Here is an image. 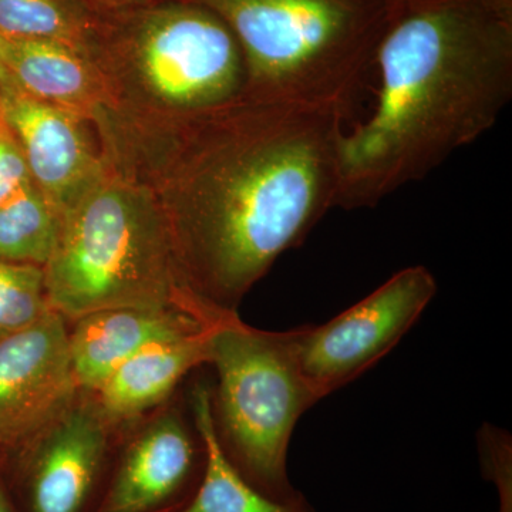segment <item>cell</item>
<instances>
[{
	"mask_svg": "<svg viewBox=\"0 0 512 512\" xmlns=\"http://www.w3.org/2000/svg\"><path fill=\"white\" fill-rule=\"evenodd\" d=\"M345 114L239 99L175 120L156 194L181 281L202 308L245 295L339 202Z\"/></svg>",
	"mask_w": 512,
	"mask_h": 512,
	"instance_id": "1",
	"label": "cell"
},
{
	"mask_svg": "<svg viewBox=\"0 0 512 512\" xmlns=\"http://www.w3.org/2000/svg\"><path fill=\"white\" fill-rule=\"evenodd\" d=\"M369 73L372 110L340 134L345 210L375 207L495 126L512 97V0H402Z\"/></svg>",
	"mask_w": 512,
	"mask_h": 512,
	"instance_id": "2",
	"label": "cell"
},
{
	"mask_svg": "<svg viewBox=\"0 0 512 512\" xmlns=\"http://www.w3.org/2000/svg\"><path fill=\"white\" fill-rule=\"evenodd\" d=\"M43 272L50 308L64 319L116 308L218 318L185 289L153 190L109 174L63 212Z\"/></svg>",
	"mask_w": 512,
	"mask_h": 512,
	"instance_id": "3",
	"label": "cell"
},
{
	"mask_svg": "<svg viewBox=\"0 0 512 512\" xmlns=\"http://www.w3.org/2000/svg\"><path fill=\"white\" fill-rule=\"evenodd\" d=\"M231 30L245 96L348 113L402 0H188Z\"/></svg>",
	"mask_w": 512,
	"mask_h": 512,
	"instance_id": "4",
	"label": "cell"
},
{
	"mask_svg": "<svg viewBox=\"0 0 512 512\" xmlns=\"http://www.w3.org/2000/svg\"><path fill=\"white\" fill-rule=\"evenodd\" d=\"M207 365L217 373L215 433L232 466L274 500L301 497L288 474L289 443L302 414L319 400L299 365L298 329H255L232 313L212 332Z\"/></svg>",
	"mask_w": 512,
	"mask_h": 512,
	"instance_id": "5",
	"label": "cell"
},
{
	"mask_svg": "<svg viewBox=\"0 0 512 512\" xmlns=\"http://www.w3.org/2000/svg\"><path fill=\"white\" fill-rule=\"evenodd\" d=\"M92 56L136 76L177 120L231 103L247 89L237 39L215 13L188 0L99 10Z\"/></svg>",
	"mask_w": 512,
	"mask_h": 512,
	"instance_id": "6",
	"label": "cell"
},
{
	"mask_svg": "<svg viewBox=\"0 0 512 512\" xmlns=\"http://www.w3.org/2000/svg\"><path fill=\"white\" fill-rule=\"evenodd\" d=\"M436 293L429 269L409 266L325 325L298 328L299 365L318 400L375 366L409 332Z\"/></svg>",
	"mask_w": 512,
	"mask_h": 512,
	"instance_id": "7",
	"label": "cell"
},
{
	"mask_svg": "<svg viewBox=\"0 0 512 512\" xmlns=\"http://www.w3.org/2000/svg\"><path fill=\"white\" fill-rule=\"evenodd\" d=\"M109 427L82 392L19 448L10 494L20 512H94L110 476Z\"/></svg>",
	"mask_w": 512,
	"mask_h": 512,
	"instance_id": "8",
	"label": "cell"
},
{
	"mask_svg": "<svg viewBox=\"0 0 512 512\" xmlns=\"http://www.w3.org/2000/svg\"><path fill=\"white\" fill-rule=\"evenodd\" d=\"M79 394L62 315L47 312L0 339V447L25 444Z\"/></svg>",
	"mask_w": 512,
	"mask_h": 512,
	"instance_id": "9",
	"label": "cell"
},
{
	"mask_svg": "<svg viewBox=\"0 0 512 512\" xmlns=\"http://www.w3.org/2000/svg\"><path fill=\"white\" fill-rule=\"evenodd\" d=\"M205 461L198 431L168 410L124 448L94 512H180L197 493Z\"/></svg>",
	"mask_w": 512,
	"mask_h": 512,
	"instance_id": "10",
	"label": "cell"
},
{
	"mask_svg": "<svg viewBox=\"0 0 512 512\" xmlns=\"http://www.w3.org/2000/svg\"><path fill=\"white\" fill-rule=\"evenodd\" d=\"M0 121L22 150L33 184L60 214L107 174L82 114L29 96L12 79L0 92Z\"/></svg>",
	"mask_w": 512,
	"mask_h": 512,
	"instance_id": "11",
	"label": "cell"
},
{
	"mask_svg": "<svg viewBox=\"0 0 512 512\" xmlns=\"http://www.w3.org/2000/svg\"><path fill=\"white\" fill-rule=\"evenodd\" d=\"M221 318L208 319L178 308H116L84 315L74 320L73 330H69L70 360L77 387L82 393L93 394L141 350L197 332Z\"/></svg>",
	"mask_w": 512,
	"mask_h": 512,
	"instance_id": "12",
	"label": "cell"
},
{
	"mask_svg": "<svg viewBox=\"0 0 512 512\" xmlns=\"http://www.w3.org/2000/svg\"><path fill=\"white\" fill-rule=\"evenodd\" d=\"M218 322L148 346L90 394L107 427L113 429L163 403L191 370L207 365L212 332Z\"/></svg>",
	"mask_w": 512,
	"mask_h": 512,
	"instance_id": "13",
	"label": "cell"
},
{
	"mask_svg": "<svg viewBox=\"0 0 512 512\" xmlns=\"http://www.w3.org/2000/svg\"><path fill=\"white\" fill-rule=\"evenodd\" d=\"M0 62L13 83L37 100L82 116L99 106V64L80 50L0 33Z\"/></svg>",
	"mask_w": 512,
	"mask_h": 512,
	"instance_id": "14",
	"label": "cell"
},
{
	"mask_svg": "<svg viewBox=\"0 0 512 512\" xmlns=\"http://www.w3.org/2000/svg\"><path fill=\"white\" fill-rule=\"evenodd\" d=\"M194 427L204 441L207 461L197 493L180 512H315L305 495L278 501L248 483L225 456L215 433L211 387L198 382L191 392Z\"/></svg>",
	"mask_w": 512,
	"mask_h": 512,
	"instance_id": "15",
	"label": "cell"
},
{
	"mask_svg": "<svg viewBox=\"0 0 512 512\" xmlns=\"http://www.w3.org/2000/svg\"><path fill=\"white\" fill-rule=\"evenodd\" d=\"M99 12L86 0H0V33L49 40L92 57Z\"/></svg>",
	"mask_w": 512,
	"mask_h": 512,
	"instance_id": "16",
	"label": "cell"
},
{
	"mask_svg": "<svg viewBox=\"0 0 512 512\" xmlns=\"http://www.w3.org/2000/svg\"><path fill=\"white\" fill-rule=\"evenodd\" d=\"M62 214L35 184L0 207V261L45 266L56 247Z\"/></svg>",
	"mask_w": 512,
	"mask_h": 512,
	"instance_id": "17",
	"label": "cell"
},
{
	"mask_svg": "<svg viewBox=\"0 0 512 512\" xmlns=\"http://www.w3.org/2000/svg\"><path fill=\"white\" fill-rule=\"evenodd\" d=\"M53 311L42 266L0 261V339Z\"/></svg>",
	"mask_w": 512,
	"mask_h": 512,
	"instance_id": "18",
	"label": "cell"
},
{
	"mask_svg": "<svg viewBox=\"0 0 512 512\" xmlns=\"http://www.w3.org/2000/svg\"><path fill=\"white\" fill-rule=\"evenodd\" d=\"M32 184L22 150L0 121V207Z\"/></svg>",
	"mask_w": 512,
	"mask_h": 512,
	"instance_id": "19",
	"label": "cell"
},
{
	"mask_svg": "<svg viewBox=\"0 0 512 512\" xmlns=\"http://www.w3.org/2000/svg\"><path fill=\"white\" fill-rule=\"evenodd\" d=\"M0 512H20L2 473H0Z\"/></svg>",
	"mask_w": 512,
	"mask_h": 512,
	"instance_id": "20",
	"label": "cell"
},
{
	"mask_svg": "<svg viewBox=\"0 0 512 512\" xmlns=\"http://www.w3.org/2000/svg\"><path fill=\"white\" fill-rule=\"evenodd\" d=\"M86 2H89L97 10H111L137 5V3L147 2V0H86Z\"/></svg>",
	"mask_w": 512,
	"mask_h": 512,
	"instance_id": "21",
	"label": "cell"
},
{
	"mask_svg": "<svg viewBox=\"0 0 512 512\" xmlns=\"http://www.w3.org/2000/svg\"><path fill=\"white\" fill-rule=\"evenodd\" d=\"M10 80L8 72H6L5 67H3L2 62H0V92H2L3 84Z\"/></svg>",
	"mask_w": 512,
	"mask_h": 512,
	"instance_id": "22",
	"label": "cell"
},
{
	"mask_svg": "<svg viewBox=\"0 0 512 512\" xmlns=\"http://www.w3.org/2000/svg\"><path fill=\"white\" fill-rule=\"evenodd\" d=\"M0 450H2V447H0Z\"/></svg>",
	"mask_w": 512,
	"mask_h": 512,
	"instance_id": "23",
	"label": "cell"
}]
</instances>
